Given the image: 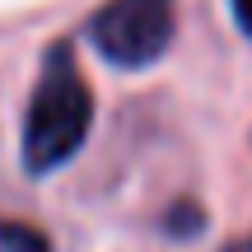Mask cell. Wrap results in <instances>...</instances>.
Instances as JSON below:
<instances>
[{
    "label": "cell",
    "instance_id": "2",
    "mask_svg": "<svg viewBox=\"0 0 252 252\" xmlns=\"http://www.w3.org/2000/svg\"><path fill=\"white\" fill-rule=\"evenodd\" d=\"M173 0H108L89 19V42L117 70H145L173 42Z\"/></svg>",
    "mask_w": 252,
    "mask_h": 252
},
{
    "label": "cell",
    "instance_id": "1",
    "mask_svg": "<svg viewBox=\"0 0 252 252\" xmlns=\"http://www.w3.org/2000/svg\"><path fill=\"white\" fill-rule=\"evenodd\" d=\"M94 126V89L75 61L70 42H56L42 61L24 112V168L33 178L56 173L84 150Z\"/></svg>",
    "mask_w": 252,
    "mask_h": 252
},
{
    "label": "cell",
    "instance_id": "3",
    "mask_svg": "<svg viewBox=\"0 0 252 252\" xmlns=\"http://www.w3.org/2000/svg\"><path fill=\"white\" fill-rule=\"evenodd\" d=\"M0 248L5 252H52L47 234H37L33 224H19V220H0Z\"/></svg>",
    "mask_w": 252,
    "mask_h": 252
},
{
    "label": "cell",
    "instance_id": "4",
    "mask_svg": "<svg viewBox=\"0 0 252 252\" xmlns=\"http://www.w3.org/2000/svg\"><path fill=\"white\" fill-rule=\"evenodd\" d=\"M234 5V19H238V28L248 33V42H252V0H229Z\"/></svg>",
    "mask_w": 252,
    "mask_h": 252
}]
</instances>
